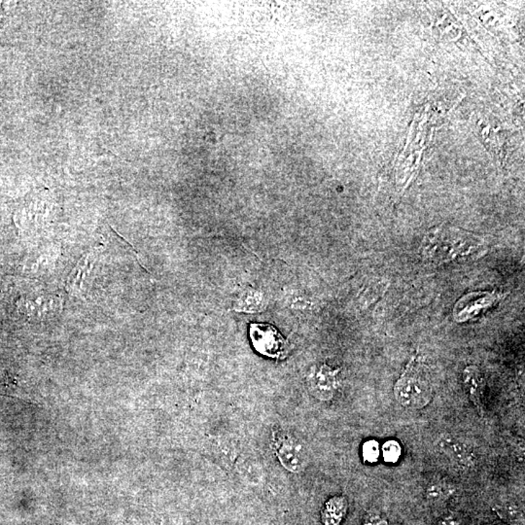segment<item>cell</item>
Wrapping results in <instances>:
<instances>
[{"label":"cell","mask_w":525,"mask_h":525,"mask_svg":"<svg viewBox=\"0 0 525 525\" xmlns=\"http://www.w3.org/2000/svg\"><path fill=\"white\" fill-rule=\"evenodd\" d=\"M382 452L385 461L395 463L398 461L399 458L402 454V449H401L400 444L398 442L390 440V441L385 442L383 444Z\"/></svg>","instance_id":"12"},{"label":"cell","mask_w":525,"mask_h":525,"mask_svg":"<svg viewBox=\"0 0 525 525\" xmlns=\"http://www.w3.org/2000/svg\"><path fill=\"white\" fill-rule=\"evenodd\" d=\"M2 18H4V16H2V13L0 12V25H1L2 23Z\"/></svg>","instance_id":"16"},{"label":"cell","mask_w":525,"mask_h":525,"mask_svg":"<svg viewBox=\"0 0 525 525\" xmlns=\"http://www.w3.org/2000/svg\"><path fill=\"white\" fill-rule=\"evenodd\" d=\"M463 385L466 394L472 401L473 406L481 413L483 404H481V395H483V377L481 370L476 366L466 368L463 373Z\"/></svg>","instance_id":"6"},{"label":"cell","mask_w":525,"mask_h":525,"mask_svg":"<svg viewBox=\"0 0 525 525\" xmlns=\"http://www.w3.org/2000/svg\"><path fill=\"white\" fill-rule=\"evenodd\" d=\"M347 511V502L344 497L331 498L327 502L322 512V521L325 525H339Z\"/></svg>","instance_id":"8"},{"label":"cell","mask_w":525,"mask_h":525,"mask_svg":"<svg viewBox=\"0 0 525 525\" xmlns=\"http://www.w3.org/2000/svg\"><path fill=\"white\" fill-rule=\"evenodd\" d=\"M441 525H460L461 524V519L460 517L455 514H450L449 516L445 517L440 522Z\"/></svg>","instance_id":"15"},{"label":"cell","mask_w":525,"mask_h":525,"mask_svg":"<svg viewBox=\"0 0 525 525\" xmlns=\"http://www.w3.org/2000/svg\"><path fill=\"white\" fill-rule=\"evenodd\" d=\"M439 449L449 458L450 461L460 468L473 467L477 463V454L471 445L452 436H444L439 441Z\"/></svg>","instance_id":"4"},{"label":"cell","mask_w":525,"mask_h":525,"mask_svg":"<svg viewBox=\"0 0 525 525\" xmlns=\"http://www.w3.org/2000/svg\"><path fill=\"white\" fill-rule=\"evenodd\" d=\"M496 513L504 521L514 525H521L524 522V513L519 506L514 503L505 504L496 507Z\"/></svg>","instance_id":"11"},{"label":"cell","mask_w":525,"mask_h":525,"mask_svg":"<svg viewBox=\"0 0 525 525\" xmlns=\"http://www.w3.org/2000/svg\"><path fill=\"white\" fill-rule=\"evenodd\" d=\"M363 457L368 462H377L380 457V445L375 440H370L363 445Z\"/></svg>","instance_id":"13"},{"label":"cell","mask_w":525,"mask_h":525,"mask_svg":"<svg viewBox=\"0 0 525 525\" xmlns=\"http://www.w3.org/2000/svg\"><path fill=\"white\" fill-rule=\"evenodd\" d=\"M396 400L408 409H422L432 398L428 378L414 368L408 369L399 378L394 388Z\"/></svg>","instance_id":"1"},{"label":"cell","mask_w":525,"mask_h":525,"mask_svg":"<svg viewBox=\"0 0 525 525\" xmlns=\"http://www.w3.org/2000/svg\"><path fill=\"white\" fill-rule=\"evenodd\" d=\"M249 336L254 349L264 356L279 359L286 354V339L271 324L252 323Z\"/></svg>","instance_id":"2"},{"label":"cell","mask_w":525,"mask_h":525,"mask_svg":"<svg viewBox=\"0 0 525 525\" xmlns=\"http://www.w3.org/2000/svg\"><path fill=\"white\" fill-rule=\"evenodd\" d=\"M277 457L285 468L294 473L303 470L308 462L305 447L300 442L291 438L280 442L277 447Z\"/></svg>","instance_id":"5"},{"label":"cell","mask_w":525,"mask_h":525,"mask_svg":"<svg viewBox=\"0 0 525 525\" xmlns=\"http://www.w3.org/2000/svg\"><path fill=\"white\" fill-rule=\"evenodd\" d=\"M454 488L442 481L431 483L426 490V497L429 501L438 503V502L446 501L452 496Z\"/></svg>","instance_id":"10"},{"label":"cell","mask_w":525,"mask_h":525,"mask_svg":"<svg viewBox=\"0 0 525 525\" xmlns=\"http://www.w3.org/2000/svg\"><path fill=\"white\" fill-rule=\"evenodd\" d=\"M502 296L495 292L472 293L466 295L455 306L454 318L457 322H465L481 310L490 308L500 300Z\"/></svg>","instance_id":"3"},{"label":"cell","mask_w":525,"mask_h":525,"mask_svg":"<svg viewBox=\"0 0 525 525\" xmlns=\"http://www.w3.org/2000/svg\"><path fill=\"white\" fill-rule=\"evenodd\" d=\"M310 385L316 397L321 400H329L336 390L334 372L326 366L320 368L311 378Z\"/></svg>","instance_id":"7"},{"label":"cell","mask_w":525,"mask_h":525,"mask_svg":"<svg viewBox=\"0 0 525 525\" xmlns=\"http://www.w3.org/2000/svg\"><path fill=\"white\" fill-rule=\"evenodd\" d=\"M363 525H390L385 517L378 514H369L365 517Z\"/></svg>","instance_id":"14"},{"label":"cell","mask_w":525,"mask_h":525,"mask_svg":"<svg viewBox=\"0 0 525 525\" xmlns=\"http://www.w3.org/2000/svg\"><path fill=\"white\" fill-rule=\"evenodd\" d=\"M92 261V254L89 252L77 262L76 267L69 274L68 282H66V287L69 291L76 293L81 290L82 283L86 277L88 270L91 266Z\"/></svg>","instance_id":"9"}]
</instances>
